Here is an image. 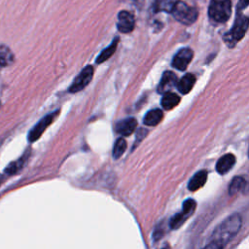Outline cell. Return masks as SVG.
I'll use <instances>...</instances> for the list:
<instances>
[{"label": "cell", "instance_id": "cell-1", "mask_svg": "<svg viewBox=\"0 0 249 249\" xmlns=\"http://www.w3.org/2000/svg\"><path fill=\"white\" fill-rule=\"evenodd\" d=\"M242 225L241 216L233 213L220 223L212 232L211 241L218 243L223 248L227 245L239 231Z\"/></svg>", "mask_w": 249, "mask_h": 249}, {"label": "cell", "instance_id": "cell-2", "mask_svg": "<svg viewBox=\"0 0 249 249\" xmlns=\"http://www.w3.org/2000/svg\"><path fill=\"white\" fill-rule=\"evenodd\" d=\"M208 15L217 22L227 21L231 15V0H211Z\"/></svg>", "mask_w": 249, "mask_h": 249}, {"label": "cell", "instance_id": "cell-3", "mask_svg": "<svg viewBox=\"0 0 249 249\" xmlns=\"http://www.w3.org/2000/svg\"><path fill=\"white\" fill-rule=\"evenodd\" d=\"M171 13L179 22L187 25L194 23L197 18L196 9L189 6L183 1H176Z\"/></svg>", "mask_w": 249, "mask_h": 249}, {"label": "cell", "instance_id": "cell-4", "mask_svg": "<svg viewBox=\"0 0 249 249\" xmlns=\"http://www.w3.org/2000/svg\"><path fill=\"white\" fill-rule=\"evenodd\" d=\"M196 205V200L193 198H188L184 200L182 205V211L173 215L169 221L170 229L177 230L178 228H180L184 224V222L194 213Z\"/></svg>", "mask_w": 249, "mask_h": 249}, {"label": "cell", "instance_id": "cell-5", "mask_svg": "<svg viewBox=\"0 0 249 249\" xmlns=\"http://www.w3.org/2000/svg\"><path fill=\"white\" fill-rule=\"evenodd\" d=\"M58 115V111L55 112H52L51 114L46 115L44 118H42L33 127L32 129L29 131L28 133V141L29 142H34L36 141L38 138H40V136L42 135V133L45 131V129L53 122V120L55 119V117Z\"/></svg>", "mask_w": 249, "mask_h": 249}, {"label": "cell", "instance_id": "cell-6", "mask_svg": "<svg viewBox=\"0 0 249 249\" xmlns=\"http://www.w3.org/2000/svg\"><path fill=\"white\" fill-rule=\"evenodd\" d=\"M92 76H93V68L91 65H88L74 79L72 85L69 88V91L74 93L82 90L86 86L89 84V82L92 79Z\"/></svg>", "mask_w": 249, "mask_h": 249}, {"label": "cell", "instance_id": "cell-7", "mask_svg": "<svg viewBox=\"0 0 249 249\" xmlns=\"http://www.w3.org/2000/svg\"><path fill=\"white\" fill-rule=\"evenodd\" d=\"M248 23H249V20L246 16L237 15L231 29L228 32L235 43L244 37L248 28Z\"/></svg>", "mask_w": 249, "mask_h": 249}, {"label": "cell", "instance_id": "cell-8", "mask_svg": "<svg viewBox=\"0 0 249 249\" xmlns=\"http://www.w3.org/2000/svg\"><path fill=\"white\" fill-rule=\"evenodd\" d=\"M193 51L190 48H183L177 52L172 59V66L178 70H185L193 58Z\"/></svg>", "mask_w": 249, "mask_h": 249}, {"label": "cell", "instance_id": "cell-9", "mask_svg": "<svg viewBox=\"0 0 249 249\" xmlns=\"http://www.w3.org/2000/svg\"><path fill=\"white\" fill-rule=\"evenodd\" d=\"M134 25H135V19L130 13L126 11H121L119 13L117 27L120 32L129 33L134 29Z\"/></svg>", "mask_w": 249, "mask_h": 249}, {"label": "cell", "instance_id": "cell-10", "mask_svg": "<svg viewBox=\"0 0 249 249\" xmlns=\"http://www.w3.org/2000/svg\"><path fill=\"white\" fill-rule=\"evenodd\" d=\"M177 82H178L177 76L173 72L171 71L164 72L158 86V92L161 94L165 92H169L172 88L177 86Z\"/></svg>", "mask_w": 249, "mask_h": 249}, {"label": "cell", "instance_id": "cell-11", "mask_svg": "<svg viewBox=\"0 0 249 249\" xmlns=\"http://www.w3.org/2000/svg\"><path fill=\"white\" fill-rule=\"evenodd\" d=\"M137 122L134 118H126L116 124V131L123 136L130 135L136 128Z\"/></svg>", "mask_w": 249, "mask_h": 249}, {"label": "cell", "instance_id": "cell-12", "mask_svg": "<svg viewBox=\"0 0 249 249\" xmlns=\"http://www.w3.org/2000/svg\"><path fill=\"white\" fill-rule=\"evenodd\" d=\"M235 163V157L232 154H227L221 157L216 163V171L224 175L228 173Z\"/></svg>", "mask_w": 249, "mask_h": 249}, {"label": "cell", "instance_id": "cell-13", "mask_svg": "<svg viewBox=\"0 0 249 249\" xmlns=\"http://www.w3.org/2000/svg\"><path fill=\"white\" fill-rule=\"evenodd\" d=\"M207 180V172L205 170H199L189 181L188 189L191 192H195L204 186Z\"/></svg>", "mask_w": 249, "mask_h": 249}, {"label": "cell", "instance_id": "cell-14", "mask_svg": "<svg viewBox=\"0 0 249 249\" xmlns=\"http://www.w3.org/2000/svg\"><path fill=\"white\" fill-rule=\"evenodd\" d=\"M196 82V77L191 74L188 73L186 75H184L178 82H177V89L178 90L182 93V94H187L191 91V89H193L194 85Z\"/></svg>", "mask_w": 249, "mask_h": 249}, {"label": "cell", "instance_id": "cell-15", "mask_svg": "<svg viewBox=\"0 0 249 249\" xmlns=\"http://www.w3.org/2000/svg\"><path fill=\"white\" fill-rule=\"evenodd\" d=\"M180 102V97L174 92H165L162 94V98L160 100V104L163 109L170 110L173 109Z\"/></svg>", "mask_w": 249, "mask_h": 249}, {"label": "cell", "instance_id": "cell-16", "mask_svg": "<svg viewBox=\"0 0 249 249\" xmlns=\"http://www.w3.org/2000/svg\"><path fill=\"white\" fill-rule=\"evenodd\" d=\"M162 116H163V114H162L161 110L153 109V110H150L149 112L146 113L143 122L146 125L154 126V125H157L161 121Z\"/></svg>", "mask_w": 249, "mask_h": 249}, {"label": "cell", "instance_id": "cell-17", "mask_svg": "<svg viewBox=\"0 0 249 249\" xmlns=\"http://www.w3.org/2000/svg\"><path fill=\"white\" fill-rule=\"evenodd\" d=\"M245 188H246V180L242 176H236L231 180L229 186V194L231 196H233L239 192H243Z\"/></svg>", "mask_w": 249, "mask_h": 249}, {"label": "cell", "instance_id": "cell-18", "mask_svg": "<svg viewBox=\"0 0 249 249\" xmlns=\"http://www.w3.org/2000/svg\"><path fill=\"white\" fill-rule=\"evenodd\" d=\"M118 41H119V38H115L113 40V42L106 48L104 49L100 53L99 55L97 56L96 58V63H102L104 61H106L108 58H110L112 56V54L115 53L116 49H117V46H118Z\"/></svg>", "mask_w": 249, "mask_h": 249}, {"label": "cell", "instance_id": "cell-19", "mask_svg": "<svg viewBox=\"0 0 249 249\" xmlns=\"http://www.w3.org/2000/svg\"><path fill=\"white\" fill-rule=\"evenodd\" d=\"M14 53L11 49L5 45L0 46V65L5 67L14 62Z\"/></svg>", "mask_w": 249, "mask_h": 249}, {"label": "cell", "instance_id": "cell-20", "mask_svg": "<svg viewBox=\"0 0 249 249\" xmlns=\"http://www.w3.org/2000/svg\"><path fill=\"white\" fill-rule=\"evenodd\" d=\"M126 149V142L124 138H119L115 144H114V148H113V158L115 160L119 159L122 157V155L124 153Z\"/></svg>", "mask_w": 249, "mask_h": 249}, {"label": "cell", "instance_id": "cell-21", "mask_svg": "<svg viewBox=\"0 0 249 249\" xmlns=\"http://www.w3.org/2000/svg\"><path fill=\"white\" fill-rule=\"evenodd\" d=\"M24 161H25V156H24V157H22L21 159L18 160L17 161L11 162V163L6 167V169H5L6 173H8V174L16 173L18 170H19V169L22 167V165H23Z\"/></svg>", "mask_w": 249, "mask_h": 249}, {"label": "cell", "instance_id": "cell-22", "mask_svg": "<svg viewBox=\"0 0 249 249\" xmlns=\"http://www.w3.org/2000/svg\"><path fill=\"white\" fill-rule=\"evenodd\" d=\"M163 232H164V227L161 224H158L155 227V230L153 231V240L158 241L159 239H160L161 236L163 235Z\"/></svg>", "mask_w": 249, "mask_h": 249}, {"label": "cell", "instance_id": "cell-23", "mask_svg": "<svg viewBox=\"0 0 249 249\" xmlns=\"http://www.w3.org/2000/svg\"><path fill=\"white\" fill-rule=\"evenodd\" d=\"M202 249H223V247H222L221 245H219L218 243L211 241L210 243H208V244H207L205 247H203Z\"/></svg>", "mask_w": 249, "mask_h": 249}, {"label": "cell", "instance_id": "cell-24", "mask_svg": "<svg viewBox=\"0 0 249 249\" xmlns=\"http://www.w3.org/2000/svg\"><path fill=\"white\" fill-rule=\"evenodd\" d=\"M249 4V0H239L237 3V11L245 9Z\"/></svg>", "mask_w": 249, "mask_h": 249}, {"label": "cell", "instance_id": "cell-25", "mask_svg": "<svg viewBox=\"0 0 249 249\" xmlns=\"http://www.w3.org/2000/svg\"><path fill=\"white\" fill-rule=\"evenodd\" d=\"M1 179H2V178H1V176H0V182H1Z\"/></svg>", "mask_w": 249, "mask_h": 249}, {"label": "cell", "instance_id": "cell-26", "mask_svg": "<svg viewBox=\"0 0 249 249\" xmlns=\"http://www.w3.org/2000/svg\"><path fill=\"white\" fill-rule=\"evenodd\" d=\"M162 249H167V248H162Z\"/></svg>", "mask_w": 249, "mask_h": 249}]
</instances>
